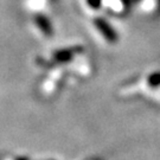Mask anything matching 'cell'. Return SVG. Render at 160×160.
Returning a JSON list of instances; mask_svg holds the SVG:
<instances>
[{
	"instance_id": "obj_5",
	"label": "cell",
	"mask_w": 160,
	"mask_h": 160,
	"mask_svg": "<svg viewBox=\"0 0 160 160\" xmlns=\"http://www.w3.org/2000/svg\"><path fill=\"white\" fill-rule=\"evenodd\" d=\"M17 160H28L26 158H17Z\"/></svg>"
},
{
	"instance_id": "obj_3",
	"label": "cell",
	"mask_w": 160,
	"mask_h": 160,
	"mask_svg": "<svg viewBox=\"0 0 160 160\" xmlns=\"http://www.w3.org/2000/svg\"><path fill=\"white\" fill-rule=\"evenodd\" d=\"M55 58L58 62H65L69 61L71 58V52L70 51H59L57 53H55Z\"/></svg>"
},
{
	"instance_id": "obj_2",
	"label": "cell",
	"mask_w": 160,
	"mask_h": 160,
	"mask_svg": "<svg viewBox=\"0 0 160 160\" xmlns=\"http://www.w3.org/2000/svg\"><path fill=\"white\" fill-rule=\"evenodd\" d=\"M36 24L38 25V28L40 29V31L43 32L44 34L46 36H51L52 34V26L50 22L46 19L45 17H43V16H38V17H36Z\"/></svg>"
},
{
	"instance_id": "obj_1",
	"label": "cell",
	"mask_w": 160,
	"mask_h": 160,
	"mask_svg": "<svg viewBox=\"0 0 160 160\" xmlns=\"http://www.w3.org/2000/svg\"><path fill=\"white\" fill-rule=\"evenodd\" d=\"M95 25H96L97 30L103 34V37L108 42H115L116 40V34H115L114 30L109 26V24L106 20L97 18V19H95Z\"/></svg>"
},
{
	"instance_id": "obj_4",
	"label": "cell",
	"mask_w": 160,
	"mask_h": 160,
	"mask_svg": "<svg viewBox=\"0 0 160 160\" xmlns=\"http://www.w3.org/2000/svg\"><path fill=\"white\" fill-rule=\"evenodd\" d=\"M88 4L92 6V7H98L100 4H101V0H88Z\"/></svg>"
}]
</instances>
